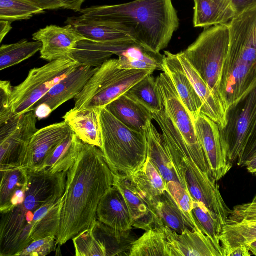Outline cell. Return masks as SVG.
I'll return each instance as SVG.
<instances>
[{
    "label": "cell",
    "mask_w": 256,
    "mask_h": 256,
    "mask_svg": "<svg viewBox=\"0 0 256 256\" xmlns=\"http://www.w3.org/2000/svg\"><path fill=\"white\" fill-rule=\"evenodd\" d=\"M66 176L56 238L59 247L90 227L102 198L114 184V172L101 150L86 144Z\"/></svg>",
    "instance_id": "obj_1"
},
{
    "label": "cell",
    "mask_w": 256,
    "mask_h": 256,
    "mask_svg": "<svg viewBox=\"0 0 256 256\" xmlns=\"http://www.w3.org/2000/svg\"><path fill=\"white\" fill-rule=\"evenodd\" d=\"M80 16L110 23L128 32L145 50L154 53L166 48L180 22L172 0H136L82 9Z\"/></svg>",
    "instance_id": "obj_2"
},
{
    "label": "cell",
    "mask_w": 256,
    "mask_h": 256,
    "mask_svg": "<svg viewBox=\"0 0 256 256\" xmlns=\"http://www.w3.org/2000/svg\"><path fill=\"white\" fill-rule=\"evenodd\" d=\"M228 26L229 49L220 84L226 110L256 82V4L238 14Z\"/></svg>",
    "instance_id": "obj_3"
},
{
    "label": "cell",
    "mask_w": 256,
    "mask_h": 256,
    "mask_svg": "<svg viewBox=\"0 0 256 256\" xmlns=\"http://www.w3.org/2000/svg\"><path fill=\"white\" fill-rule=\"evenodd\" d=\"M156 81L162 108L152 113V120L159 126L166 141L175 146L187 148L198 167L212 175L198 138L194 121L170 78L163 72L157 77Z\"/></svg>",
    "instance_id": "obj_4"
},
{
    "label": "cell",
    "mask_w": 256,
    "mask_h": 256,
    "mask_svg": "<svg viewBox=\"0 0 256 256\" xmlns=\"http://www.w3.org/2000/svg\"><path fill=\"white\" fill-rule=\"evenodd\" d=\"M102 146L100 148L114 174L130 176L140 169L147 158L145 133L133 130L100 108Z\"/></svg>",
    "instance_id": "obj_5"
},
{
    "label": "cell",
    "mask_w": 256,
    "mask_h": 256,
    "mask_svg": "<svg viewBox=\"0 0 256 256\" xmlns=\"http://www.w3.org/2000/svg\"><path fill=\"white\" fill-rule=\"evenodd\" d=\"M154 71L118 68V59H109L98 67L74 98V109L106 108Z\"/></svg>",
    "instance_id": "obj_6"
},
{
    "label": "cell",
    "mask_w": 256,
    "mask_h": 256,
    "mask_svg": "<svg viewBox=\"0 0 256 256\" xmlns=\"http://www.w3.org/2000/svg\"><path fill=\"white\" fill-rule=\"evenodd\" d=\"M229 45L228 24L205 28L196 41L182 52L222 103L220 84Z\"/></svg>",
    "instance_id": "obj_7"
},
{
    "label": "cell",
    "mask_w": 256,
    "mask_h": 256,
    "mask_svg": "<svg viewBox=\"0 0 256 256\" xmlns=\"http://www.w3.org/2000/svg\"><path fill=\"white\" fill-rule=\"evenodd\" d=\"M164 140L179 181L193 200L202 203L210 212L220 218L226 217L230 209L222 198L220 186L213 176L198 167L187 148L174 147Z\"/></svg>",
    "instance_id": "obj_8"
},
{
    "label": "cell",
    "mask_w": 256,
    "mask_h": 256,
    "mask_svg": "<svg viewBox=\"0 0 256 256\" xmlns=\"http://www.w3.org/2000/svg\"><path fill=\"white\" fill-rule=\"evenodd\" d=\"M80 64L72 58L60 59L30 70L25 80L13 88L11 107L14 116L30 112L56 84Z\"/></svg>",
    "instance_id": "obj_9"
},
{
    "label": "cell",
    "mask_w": 256,
    "mask_h": 256,
    "mask_svg": "<svg viewBox=\"0 0 256 256\" xmlns=\"http://www.w3.org/2000/svg\"><path fill=\"white\" fill-rule=\"evenodd\" d=\"M256 124V82L226 110V124L220 130L230 162H237Z\"/></svg>",
    "instance_id": "obj_10"
},
{
    "label": "cell",
    "mask_w": 256,
    "mask_h": 256,
    "mask_svg": "<svg viewBox=\"0 0 256 256\" xmlns=\"http://www.w3.org/2000/svg\"><path fill=\"white\" fill-rule=\"evenodd\" d=\"M34 110L0 125V170L26 166L28 148L38 130Z\"/></svg>",
    "instance_id": "obj_11"
},
{
    "label": "cell",
    "mask_w": 256,
    "mask_h": 256,
    "mask_svg": "<svg viewBox=\"0 0 256 256\" xmlns=\"http://www.w3.org/2000/svg\"><path fill=\"white\" fill-rule=\"evenodd\" d=\"M98 68L80 64L56 84L30 111H34L39 120L47 118L62 104L74 98Z\"/></svg>",
    "instance_id": "obj_12"
},
{
    "label": "cell",
    "mask_w": 256,
    "mask_h": 256,
    "mask_svg": "<svg viewBox=\"0 0 256 256\" xmlns=\"http://www.w3.org/2000/svg\"><path fill=\"white\" fill-rule=\"evenodd\" d=\"M196 132L212 174L216 181L223 178L232 166L224 149L218 125L200 113L194 121Z\"/></svg>",
    "instance_id": "obj_13"
},
{
    "label": "cell",
    "mask_w": 256,
    "mask_h": 256,
    "mask_svg": "<svg viewBox=\"0 0 256 256\" xmlns=\"http://www.w3.org/2000/svg\"><path fill=\"white\" fill-rule=\"evenodd\" d=\"M32 39L42 43L40 58L48 62L70 58L78 44L86 40L70 24L47 26L34 33Z\"/></svg>",
    "instance_id": "obj_14"
},
{
    "label": "cell",
    "mask_w": 256,
    "mask_h": 256,
    "mask_svg": "<svg viewBox=\"0 0 256 256\" xmlns=\"http://www.w3.org/2000/svg\"><path fill=\"white\" fill-rule=\"evenodd\" d=\"M72 132L64 120L38 130L30 142L26 167L30 170H40L46 158Z\"/></svg>",
    "instance_id": "obj_15"
},
{
    "label": "cell",
    "mask_w": 256,
    "mask_h": 256,
    "mask_svg": "<svg viewBox=\"0 0 256 256\" xmlns=\"http://www.w3.org/2000/svg\"><path fill=\"white\" fill-rule=\"evenodd\" d=\"M170 256H221L211 240L198 228L178 234L164 226Z\"/></svg>",
    "instance_id": "obj_16"
},
{
    "label": "cell",
    "mask_w": 256,
    "mask_h": 256,
    "mask_svg": "<svg viewBox=\"0 0 256 256\" xmlns=\"http://www.w3.org/2000/svg\"><path fill=\"white\" fill-rule=\"evenodd\" d=\"M113 185L123 195L128 206L132 228L147 231L156 226V218L150 210L144 196L130 177L114 173Z\"/></svg>",
    "instance_id": "obj_17"
},
{
    "label": "cell",
    "mask_w": 256,
    "mask_h": 256,
    "mask_svg": "<svg viewBox=\"0 0 256 256\" xmlns=\"http://www.w3.org/2000/svg\"><path fill=\"white\" fill-rule=\"evenodd\" d=\"M163 58L164 72L170 78L180 99L194 121L201 113L202 104L185 72L178 54L165 51Z\"/></svg>",
    "instance_id": "obj_18"
},
{
    "label": "cell",
    "mask_w": 256,
    "mask_h": 256,
    "mask_svg": "<svg viewBox=\"0 0 256 256\" xmlns=\"http://www.w3.org/2000/svg\"><path fill=\"white\" fill-rule=\"evenodd\" d=\"M97 219L119 231L132 228L130 214L125 199L118 188L112 186L102 198L96 211Z\"/></svg>",
    "instance_id": "obj_19"
},
{
    "label": "cell",
    "mask_w": 256,
    "mask_h": 256,
    "mask_svg": "<svg viewBox=\"0 0 256 256\" xmlns=\"http://www.w3.org/2000/svg\"><path fill=\"white\" fill-rule=\"evenodd\" d=\"M138 46L133 40L102 42L84 40L78 44L70 58L82 64L98 68L112 56H120L129 48Z\"/></svg>",
    "instance_id": "obj_20"
},
{
    "label": "cell",
    "mask_w": 256,
    "mask_h": 256,
    "mask_svg": "<svg viewBox=\"0 0 256 256\" xmlns=\"http://www.w3.org/2000/svg\"><path fill=\"white\" fill-rule=\"evenodd\" d=\"M144 198L156 218L155 227L166 226L178 234L195 227L167 190L160 195Z\"/></svg>",
    "instance_id": "obj_21"
},
{
    "label": "cell",
    "mask_w": 256,
    "mask_h": 256,
    "mask_svg": "<svg viewBox=\"0 0 256 256\" xmlns=\"http://www.w3.org/2000/svg\"><path fill=\"white\" fill-rule=\"evenodd\" d=\"M182 66L190 80L202 104L201 113L207 116L222 128L226 124V110L208 84L184 56L177 54Z\"/></svg>",
    "instance_id": "obj_22"
},
{
    "label": "cell",
    "mask_w": 256,
    "mask_h": 256,
    "mask_svg": "<svg viewBox=\"0 0 256 256\" xmlns=\"http://www.w3.org/2000/svg\"><path fill=\"white\" fill-rule=\"evenodd\" d=\"M100 110V108L77 110L73 108L62 117L72 131L84 144L100 148L102 146Z\"/></svg>",
    "instance_id": "obj_23"
},
{
    "label": "cell",
    "mask_w": 256,
    "mask_h": 256,
    "mask_svg": "<svg viewBox=\"0 0 256 256\" xmlns=\"http://www.w3.org/2000/svg\"><path fill=\"white\" fill-rule=\"evenodd\" d=\"M196 28L228 24L238 14L231 0H194Z\"/></svg>",
    "instance_id": "obj_24"
},
{
    "label": "cell",
    "mask_w": 256,
    "mask_h": 256,
    "mask_svg": "<svg viewBox=\"0 0 256 256\" xmlns=\"http://www.w3.org/2000/svg\"><path fill=\"white\" fill-rule=\"evenodd\" d=\"M65 23L72 25L80 35L89 40L102 42L134 41L128 32L108 22L79 16L68 18Z\"/></svg>",
    "instance_id": "obj_25"
},
{
    "label": "cell",
    "mask_w": 256,
    "mask_h": 256,
    "mask_svg": "<svg viewBox=\"0 0 256 256\" xmlns=\"http://www.w3.org/2000/svg\"><path fill=\"white\" fill-rule=\"evenodd\" d=\"M145 134L147 140V158L156 168L166 184L170 181L180 182L164 139L153 124L152 120L147 123Z\"/></svg>",
    "instance_id": "obj_26"
},
{
    "label": "cell",
    "mask_w": 256,
    "mask_h": 256,
    "mask_svg": "<svg viewBox=\"0 0 256 256\" xmlns=\"http://www.w3.org/2000/svg\"><path fill=\"white\" fill-rule=\"evenodd\" d=\"M106 108L122 124L137 132L145 133L148 122L152 120L148 108L125 94Z\"/></svg>",
    "instance_id": "obj_27"
},
{
    "label": "cell",
    "mask_w": 256,
    "mask_h": 256,
    "mask_svg": "<svg viewBox=\"0 0 256 256\" xmlns=\"http://www.w3.org/2000/svg\"><path fill=\"white\" fill-rule=\"evenodd\" d=\"M84 144L70 132L46 158L40 170L52 174L67 172L77 160Z\"/></svg>",
    "instance_id": "obj_28"
},
{
    "label": "cell",
    "mask_w": 256,
    "mask_h": 256,
    "mask_svg": "<svg viewBox=\"0 0 256 256\" xmlns=\"http://www.w3.org/2000/svg\"><path fill=\"white\" fill-rule=\"evenodd\" d=\"M130 256H170L164 226L154 227L134 240L129 250Z\"/></svg>",
    "instance_id": "obj_29"
},
{
    "label": "cell",
    "mask_w": 256,
    "mask_h": 256,
    "mask_svg": "<svg viewBox=\"0 0 256 256\" xmlns=\"http://www.w3.org/2000/svg\"><path fill=\"white\" fill-rule=\"evenodd\" d=\"M90 228L96 239L104 248L106 256H122L130 249L134 240H131L130 230L122 232L114 230L96 218Z\"/></svg>",
    "instance_id": "obj_30"
},
{
    "label": "cell",
    "mask_w": 256,
    "mask_h": 256,
    "mask_svg": "<svg viewBox=\"0 0 256 256\" xmlns=\"http://www.w3.org/2000/svg\"><path fill=\"white\" fill-rule=\"evenodd\" d=\"M128 176L144 197L155 196L167 190L162 176L148 158L140 169Z\"/></svg>",
    "instance_id": "obj_31"
},
{
    "label": "cell",
    "mask_w": 256,
    "mask_h": 256,
    "mask_svg": "<svg viewBox=\"0 0 256 256\" xmlns=\"http://www.w3.org/2000/svg\"><path fill=\"white\" fill-rule=\"evenodd\" d=\"M192 213L196 225L223 256L220 238L224 224L220 218L210 212L202 203L195 200L193 201Z\"/></svg>",
    "instance_id": "obj_32"
},
{
    "label": "cell",
    "mask_w": 256,
    "mask_h": 256,
    "mask_svg": "<svg viewBox=\"0 0 256 256\" xmlns=\"http://www.w3.org/2000/svg\"><path fill=\"white\" fill-rule=\"evenodd\" d=\"M220 240L224 256V253L230 248L256 240V222H240L225 224Z\"/></svg>",
    "instance_id": "obj_33"
},
{
    "label": "cell",
    "mask_w": 256,
    "mask_h": 256,
    "mask_svg": "<svg viewBox=\"0 0 256 256\" xmlns=\"http://www.w3.org/2000/svg\"><path fill=\"white\" fill-rule=\"evenodd\" d=\"M42 43L23 39L17 42L2 44L0 48V70L18 64L41 50Z\"/></svg>",
    "instance_id": "obj_34"
},
{
    "label": "cell",
    "mask_w": 256,
    "mask_h": 256,
    "mask_svg": "<svg viewBox=\"0 0 256 256\" xmlns=\"http://www.w3.org/2000/svg\"><path fill=\"white\" fill-rule=\"evenodd\" d=\"M0 172V212L2 214L7 211L16 192L28 185V169L23 166Z\"/></svg>",
    "instance_id": "obj_35"
},
{
    "label": "cell",
    "mask_w": 256,
    "mask_h": 256,
    "mask_svg": "<svg viewBox=\"0 0 256 256\" xmlns=\"http://www.w3.org/2000/svg\"><path fill=\"white\" fill-rule=\"evenodd\" d=\"M125 94L145 106L152 113L161 110L162 103L156 78L152 74L140 80Z\"/></svg>",
    "instance_id": "obj_36"
},
{
    "label": "cell",
    "mask_w": 256,
    "mask_h": 256,
    "mask_svg": "<svg viewBox=\"0 0 256 256\" xmlns=\"http://www.w3.org/2000/svg\"><path fill=\"white\" fill-rule=\"evenodd\" d=\"M45 10L30 0H0V20L12 22L27 20Z\"/></svg>",
    "instance_id": "obj_37"
},
{
    "label": "cell",
    "mask_w": 256,
    "mask_h": 256,
    "mask_svg": "<svg viewBox=\"0 0 256 256\" xmlns=\"http://www.w3.org/2000/svg\"><path fill=\"white\" fill-rule=\"evenodd\" d=\"M62 198L33 227L30 236L31 242L49 236L57 238L60 225Z\"/></svg>",
    "instance_id": "obj_38"
},
{
    "label": "cell",
    "mask_w": 256,
    "mask_h": 256,
    "mask_svg": "<svg viewBox=\"0 0 256 256\" xmlns=\"http://www.w3.org/2000/svg\"><path fill=\"white\" fill-rule=\"evenodd\" d=\"M76 256H106L103 246L96 239L90 227L72 238Z\"/></svg>",
    "instance_id": "obj_39"
},
{
    "label": "cell",
    "mask_w": 256,
    "mask_h": 256,
    "mask_svg": "<svg viewBox=\"0 0 256 256\" xmlns=\"http://www.w3.org/2000/svg\"><path fill=\"white\" fill-rule=\"evenodd\" d=\"M166 187L182 212L194 226H196L192 213L194 200L186 188L179 182L175 181L168 182Z\"/></svg>",
    "instance_id": "obj_40"
},
{
    "label": "cell",
    "mask_w": 256,
    "mask_h": 256,
    "mask_svg": "<svg viewBox=\"0 0 256 256\" xmlns=\"http://www.w3.org/2000/svg\"><path fill=\"white\" fill-rule=\"evenodd\" d=\"M56 238L49 236L32 241L16 256H45L56 250Z\"/></svg>",
    "instance_id": "obj_41"
},
{
    "label": "cell",
    "mask_w": 256,
    "mask_h": 256,
    "mask_svg": "<svg viewBox=\"0 0 256 256\" xmlns=\"http://www.w3.org/2000/svg\"><path fill=\"white\" fill-rule=\"evenodd\" d=\"M240 222H256V194L251 202L235 206L225 224Z\"/></svg>",
    "instance_id": "obj_42"
},
{
    "label": "cell",
    "mask_w": 256,
    "mask_h": 256,
    "mask_svg": "<svg viewBox=\"0 0 256 256\" xmlns=\"http://www.w3.org/2000/svg\"><path fill=\"white\" fill-rule=\"evenodd\" d=\"M13 88L10 81H0V125L14 117L11 107Z\"/></svg>",
    "instance_id": "obj_43"
},
{
    "label": "cell",
    "mask_w": 256,
    "mask_h": 256,
    "mask_svg": "<svg viewBox=\"0 0 256 256\" xmlns=\"http://www.w3.org/2000/svg\"><path fill=\"white\" fill-rule=\"evenodd\" d=\"M118 68L126 70H138L155 71L156 70L164 72L162 68L150 62L133 58L124 54L118 56Z\"/></svg>",
    "instance_id": "obj_44"
},
{
    "label": "cell",
    "mask_w": 256,
    "mask_h": 256,
    "mask_svg": "<svg viewBox=\"0 0 256 256\" xmlns=\"http://www.w3.org/2000/svg\"><path fill=\"white\" fill-rule=\"evenodd\" d=\"M256 152V124L246 146L237 162V164L243 167L245 162Z\"/></svg>",
    "instance_id": "obj_45"
},
{
    "label": "cell",
    "mask_w": 256,
    "mask_h": 256,
    "mask_svg": "<svg viewBox=\"0 0 256 256\" xmlns=\"http://www.w3.org/2000/svg\"><path fill=\"white\" fill-rule=\"evenodd\" d=\"M252 254L248 244L230 248L224 253V256H249Z\"/></svg>",
    "instance_id": "obj_46"
},
{
    "label": "cell",
    "mask_w": 256,
    "mask_h": 256,
    "mask_svg": "<svg viewBox=\"0 0 256 256\" xmlns=\"http://www.w3.org/2000/svg\"><path fill=\"white\" fill-rule=\"evenodd\" d=\"M42 10H53L62 8L58 0H30Z\"/></svg>",
    "instance_id": "obj_47"
},
{
    "label": "cell",
    "mask_w": 256,
    "mask_h": 256,
    "mask_svg": "<svg viewBox=\"0 0 256 256\" xmlns=\"http://www.w3.org/2000/svg\"><path fill=\"white\" fill-rule=\"evenodd\" d=\"M62 8L80 12L82 6L86 0H58Z\"/></svg>",
    "instance_id": "obj_48"
},
{
    "label": "cell",
    "mask_w": 256,
    "mask_h": 256,
    "mask_svg": "<svg viewBox=\"0 0 256 256\" xmlns=\"http://www.w3.org/2000/svg\"><path fill=\"white\" fill-rule=\"evenodd\" d=\"M238 14L256 4V0H231Z\"/></svg>",
    "instance_id": "obj_49"
},
{
    "label": "cell",
    "mask_w": 256,
    "mask_h": 256,
    "mask_svg": "<svg viewBox=\"0 0 256 256\" xmlns=\"http://www.w3.org/2000/svg\"><path fill=\"white\" fill-rule=\"evenodd\" d=\"M12 22L0 20V42L12 29Z\"/></svg>",
    "instance_id": "obj_50"
},
{
    "label": "cell",
    "mask_w": 256,
    "mask_h": 256,
    "mask_svg": "<svg viewBox=\"0 0 256 256\" xmlns=\"http://www.w3.org/2000/svg\"><path fill=\"white\" fill-rule=\"evenodd\" d=\"M248 172L256 176V152L244 164Z\"/></svg>",
    "instance_id": "obj_51"
},
{
    "label": "cell",
    "mask_w": 256,
    "mask_h": 256,
    "mask_svg": "<svg viewBox=\"0 0 256 256\" xmlns=\"http://www.w3.org/2000/svg\"><path fill=\"white\" fill-rule=\"evenodd\" d=\"M248 245L252 254L256 256V240L248 243Z\"/></svg>",
    "instance_id": "obj_52"
}]
</instances>
